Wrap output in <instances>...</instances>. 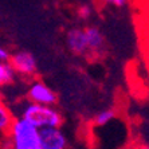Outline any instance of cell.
<instances>
[{
	"mask_svg": "<svg viewBox=\"0 0 149 149\" xmlns=\"http://www.w3.org/2000/svg\"><path fill=\"white\" fill-rule=\"evenodd\" d=\"M141 24H142L141 30H149V10L146 11L145 17H144V20H142Z\"/></svg>",
	"mask_w": 149,
	"mask_h": 149,
	"instance_id": "9a60e30c",
	"label": "cell"
},
{
	"mask_svg": "<svg viewBox=\"0 0 149 149\" xmlns=\"http://www.w3.org/2000/svg\"><path fill=\"white\" fill-rule=\"evenodd\" d=\"M66 45L69 50L75 55H85L89 52L86 28H71L66 35Z\"/></svg>",
	"mask_w": 149,
	"mask_h": 149,
	"instance_id": "8992f818",
	"label": "cell"
},
{
	"mask_svg": "<svg viewBox=\"0 0 149 149\" xmlns=\"http://www.w3.org/2000/svg\"><path fill=\"white\" fill-rule=\"evenodd\" d=\"M43 149H66L67 139L59 128H45L39 130Z\"/></svg>",
	"mask_w": 149,
	"mask_h": 149,
	"instance_id": "5b68a950",
	"label": "cell"
},
{
	"mask_svg": "<svg viewBox=\"0 0 149 149\" xmlns=\"http://www.w3.org/2000/svg\"><path fill=\"white\" fill-rule=\"evenodd\" d=\"M17 118L28 121L39 130L45 128H59L62 125V116L54 106L34 104L31 101L22 108L20 116Z\"/></svg>",
	"mask_w": 149,
	"mask_h": 149,
	"instance_id": "7a4b0ae2",
	"label": "cell"
},
{
	"mask_svg": "<svg viewBox=\"0 0 149 149\" xmlns=\"http://www.w3.org/2000/svg\"><path fill=\"white\" fill-rule=\"evenodd\" d=\"M87 46L89 52L93 55H100L105 51V38L102 32L97 27H87L86 28Z\"/></svg>",
	"mask_w": 149,
	"mask_h": 149,
	"instance_id": "52a82bcc",
	"label": "cell"
},
{
	"mask_svg": "<svg viewBox=\"0 0 149 149\" xmlns=\"http://www.w3.org/2000/svg\"><path fill=\"white\" fill-rule=\"evenodd\" d=\"M27 98L34 104L50 105V106H54L56 102V94L40 79L30 83L27 89Z\"/></svg>",
	"mask_w": 149,
	"mask_h": 149,
	"instance_id": "3957f363",
	"label": "cell"
},
{
	"mask_svg": "<svg viewBox=\"0 0 149 149\" xmlns=\"http://www.w3.org/2000/svg\"><path fill=\"white\" fill-rule=\"evenodd\" d=\"M77 14H78L79 19L87 20V19L91 16V14H93V8H91L89 4H82V6L77 10Z\"/></svg>",
	"mask_w": 149,
	"mask_h": 149,
	"instance_id": "7c38bea8",
	"label": "cell"
},
{
	"mask_svg": "<svg viewBox=\"0 0 149 149\" xmlns=\"http://www.w3.org/2000/svg\"><path fill=\"white\" fill-rule=\"evenodd\" d=\"M16 71H15L14 66L10 62L0 63V85L1 86H7L15 81L16 77Z\"/></svg>",
	"mask_w": 149,
	"mask_h": 149,
	"instance_id": "9c48e42d",
	"label": "cell"
},
{
	"mask_svg": "<svg viewBox=\"0 0 149 149\" xmlns=\"http://www.w3.org/2000/svg\"><path fill=\"white\" fill-rule=\"evenodd\" d=\"M11 56H12V54H11V52L8 51L6 47H1V49H0V63L10 62Z\"/></svg>",
	"mask_w": 149,
	"mask_h": 149,
	"instance_id": "5bb4252c",
	"label": "cell"
},
{
	"mask_svg": "<svg viewBox=\"0 0 149 149\" xmlns=\"http://www.w3.org/2000/svg\"><path fill=\"white\" fill-rule=\"evenodd\" d=\"M6 149H43L39 129L23 118H16L6 133Z\"/></svg>",
	"mask_w": 149,
	"mask_h": 149,
	"instance_id": "6da1fadb",
	"label": "cell"
},
{
	"mask_svg": "<svg viewBox=\"0 0 149 149\" xmlns=\"http://www.w3.org/2000/svg\"><path fill=\"white\" fill-rule=\"evenodd\" d=\"M15 120L16 117L12 114L11 109L4 102H1L0 104V130L3 133H7L11 129V126L14 125Z\"/></svg>",
	"mask_w": 149,
	"mask_h": 149,
	"instance_id": "ba28073f",
	"label": "cell"
},
{
	"mask_svg": "<svg viewBox=\"0 0 149 149\" xmlns=\"http://www.w3.org/2000/svg\"><path fill=\"white\" fill-rule=\"evenodd\" d=\"M10 63L14 66L15 71L23 77H34L38 70V65L34 55L28 51H16L12 54Z\"/></svg>",
	"mask_w": 149,
	"mask_h": 149,
	"instance_id": "277c9868",
	"label": "cell"
},
{
	"mask_svg": "<svg viewBox=\"0 0 149 149\" xmlns=\"http://www.w3.org/2000/svg\"><path fill=\"white\" fill-rule=\"evenodd\" d=\"M130 149H149V146L144 145V144H136V145H133Z\"/></svg>",
	"mask_w": 149,
	"mask_h": 149,
	"instance_id": "2e32d148",
	"label": "cell"
},
{
	"mask_svg": "<svg viewBox=\"0 0 149 149\" xmlns=\"http://www.w3.org/2000/svg\"><path fill=\"white\" fill-rule=\"evenodd\" d=\"M140 49H141L142 56L145 59L149 69V30H141V34H140Z\"/></svg>",
	"mask_w": 149,
	"mask_h": 149,
	"instance_id": "8fae6325",
	"label": "cell"
},
{
	"mask_svg": "<svg viewBox=\"0 0 149 149\" xmlns=\"http://www.w3.org/2000/svg\"><path fill=\"white\" fill-rule=\"evenodd\" d=\"M105 4L111 6V7H125L128 6L130 0H102Z\"/></svg>",
	"mask_w": 149,
	"mask_h": 149,
	"instance_id": "4fadbf2b",
	"label": "cell"
},
{
	"mask_svg": "<svg viewBox=\"0 0 149 149\" xmlns=\"http://www.w3.org/2000/svg\"><path fill=\"white\" fill-rule=\"evenodd\" d=\"M117 117V113L113 109H105V110L100 111L98 114H95V117L93 118V122L95 124V126L98 128H104L106 125H109L110 122H113Z\"/></svg>",
	"mask_w": 149,
	"mask_h": 149,
	"instance_id": "30bf717a",
	"label": "cell"
}]
</instances>
